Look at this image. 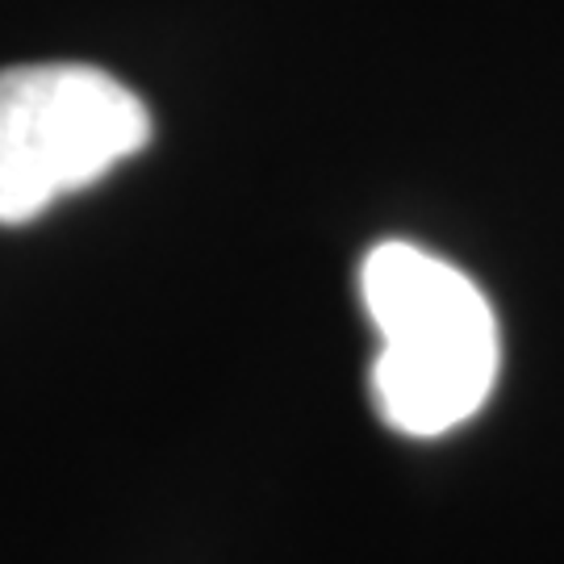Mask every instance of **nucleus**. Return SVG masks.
Listing matches in <instances>:
<instances>
[{"instance_id": "nucleus-1", "label": "nucleus", "mask_w": 564, "mask_h": 564, "mask_svg": "<svg viewBox=\"0 0 564 564\" xmlns=\"http://www.w3.org/2000/svg\"><path fill=\"white\" fill-rule=\"evenodd\" d=\"M360 293L381 335L377 414L419 440L468 423L498 381V323L481 289L414 242H381L364 256Z\"/></svg>"}, {"instance_id": "nucleus-2", "label": "nucleus", "mask_w": 564, "mask_h": 564, "mask_svg": "<svg viewBox=\"0 0 564 564\" xmlns=\"http://www.w3.org/2000/svg\"><path fill=\"white\" fill-rule=\"evenodd\" d=\"M155 126L134 88L93 63H18L0 72V226H25L55 202L139 155Z\"/></svg>"}]
</instances>
